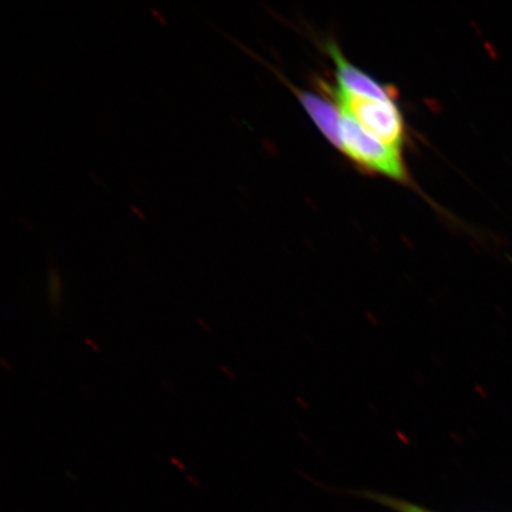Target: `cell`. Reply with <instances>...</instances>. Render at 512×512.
<instances>
[{
	"instance_id": "1",
	"label": "cell",
	"mask_w": 512,
	"mask_h": 512,
	"mask_svg": "<svg viewBox=\"0 0 512 512\" xmlns=\"http://www.w3.org/2000/svg\"><path fill=\"white\" fill-rule=\"evenodd\" d=\"M342 114L341 142L345 155L364 170L406 182L408 175L400 149L364 130L350 114Z\"/></svg>"
},
{
	"instance_id": "2",
	"label": "cell",
	"mask_w": 512,
	"mask_h": 512,
	"mask_svg": "<svg viewBox=\"0 0 512 512\" xmlns=\"http://www.w3.org/2000/svg\"><path fill=\"white\" fill-rule=\"evenodd\" d=\"M330 92L335 94L338 107L355 118L364 130L373 134L390 146L400 147L405 140V121L394 101H377L355 98L338 89Z\"/></svg>"
},
{
	"instance_id": "3",
	"label": "cell",
	"mask_w": 512,
	"mask_h": 512,
	"mask_svg": "<svg viewBox=\"0 0 512 512\" xmlns=\"http://www.w3.org/2000/svg\"><path fill=\"white\" fill-rule=\"evenodd\" d=\"M326 50L335 62L338 91L355 96V98L394 101L396 98L395 89L382 85V83L364 73L363 70L351 64L345 59L336 43L329 42L326 44Z\"/></svg>"
},
{
	"instance_id": "4",
	"label": "cell",
	"mask_w": 512,
	"mask_h": 512,
	"mask_svg": "<svg viewBox=\"0 0 512 512\" xmlns=\"http://www.w3.org/2000/svg\"><path fill=\"white\" fill-rule=\"evenodd\" d=\"M296 94L319 131L332 145L342 150V111H338L337 107L331 101L326 100L324 96L306 91H296Z\"/></svg>"
},
{
	"instance_id": "5",
	"label": "cell",
	"mask_w": 512,
	"mask_h": 512,
	"mask_svg": "<svg viewBox=\"0 0 512 512\" xmlns=\"http://www.w3.org/2000/svg\"><path fill=\"white\" fill-rule=\"evenodd\" d=\"M362 496L367 497L376 503H380L384 505V507L396 512H434L424 507H420V505L403 501L401 498L377 494V492H363Z\"/></svg>"
},
{
	"instance_id": "6",
	"label": "cell",
	"mask_w": 512,
	"mask_h": 512,
	"mask_svg": "<svg viewBox=\"0 0 512 512\" xmlns=\"http://www.w3.org/2000/svg\"><path fill=\"white\" fill-rule=\"evenodd\" d=\"M49 299L54 310L59 311L62 299V280L55 267H51L49 272Z\"/></svg>"
}]
</instances>
